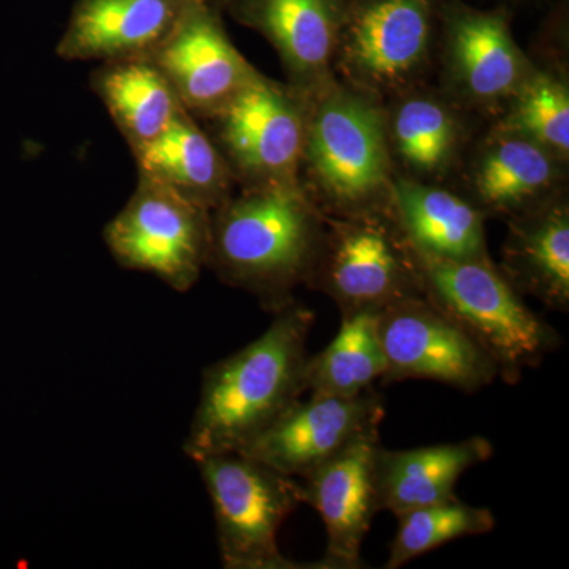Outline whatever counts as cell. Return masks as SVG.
<instances>
[{"label": "cell", "instance_id": "52a82bcc", "mask_svg": "<svg viewBox=\"0 0 569 569\" xmlns=\"http://www.w3.org/2000/svg\"><path fill=\"white\" fill-rule=\"evenodd\" d=\"M385 415L383 396L376 388L348 397L312 392L238 452L302 478L358 441L380 437Z\"/></svg>", "mask_w": 569, "mask_h": 569}, {"label": "cell", "instance_id": "9a60e30c", "mask_svg": "<svg viewBox=\"0 0 569 569\" xmlns=\"http://www.w3.org/2000/svg\"><path fill=\"white\" fill-rule=\"evenodd\" d=\"M132 151L142 178L208 212L223 204L227 170L222 157L190 112L179 111L162 134Z\"/></svg>", "mask_w": 569, "mask_h": 569}, {"label": "cell", "instance_id": "7a4b0ae2", "mask_svg": "<svg viewBox=\"0 0 569 569\" xmlns=\"http://www.w3.org/2000/svg\"><path fill=\"white\" fill-rule=\"evenodd\" d=\"M318 239L316 213L293 187L261 186L211 216L208 266L277 313L316 269Z\"/></svg>", "mask_w": 569, "mask_h": 569}, {"label": "cell", "instance_id": "6da1fadb", "mask_svg": "<svg viewBox=\"0 0 569 569\" xmlns=\"http://www.w3.org/2000/svg\"><path fill=\"white\" fill-rule=\"evenodd\" d=\"M313 323V313L293 302L263 335L204 370L182 447L193 462L241 451L301 399Z\"/></svg>", "mask_w": 569, "mask_h": 569}, {"label": "cell", "instance_id": "ba28073f", "mask_svg": "<svg viewBox=\"0 0 569 569\" xmlns=\"http://www.w3.org/2000/svg\"><path fill=\"white\" fill-rule=\"evenodd\" d=\"M415 253V252H413ZM411 261L381 224H343L318 269L317 284L331 296L340 313L372 310L422 295L417 257Z\"/></svg>", "mask_w": 569, "mask_h": 569}, {"label": "cell", "instance_id": "7402d4cb", "mask_svg": "<svg viewBox=\"0 0 569 569\" xmlns=\"http://www.w3.org/2000/svg\"><path fill=\"white\" fill-rule=\"evenodd\" d=\"M396 518L397 531L385 569L406 567L411 560L456 539L489 533L497 523L489 508L471 507L459 497L411 509Z\"/></svg>", "mask_w": 569, "mask_h": 569}, {"label": "cell", "instance_id": "d4e9b609", "mask_svg": "<svg viewBox=\"0 0 569 569\" xmlns=\"http://www.w3.org/2000/svg\"><path fill=\"white\" fill-rule=\"evenodd\" d=\"M396 138L408 162L422 170H436L451 148V119L438 104L413 100L397 114Z\"/></svg>", "mask_w": 569, "mask_h": 569}, {"label": "cell", "instance_id": "e0dca14e", "mask_svg": "<svg viewBox=\"0 0 569 569\" xmlns=\"http://www.w3.org/2000/svg\"><path fill=\"white\" fill-rule=\"evenodd\" d=\"M92 88L130 148L156 140L183 110L162 71L149 58L104 62Z\"/></svg>", "mask_w": 569, "mask_h": 569}, {"label": "cell", "instance_id": "ac0fdd59", "mask_svg": "<svg viewBox=\"0 0 569 569\" xmlns=\"http://www.w3.org/2000/svg\"><path fill=\"white\" fill-rule=\"evenodd\" d=\"M429 17L422 0H380L356 20L351 61L380 80L402 77L425 54Z\"/></svg>", "mask_w": 569, "mask_h": 569}, {"label": "cell", "instance_id": "4fadbf2b", "mask_svg": "<svg viewBox=\"0 0 569 569\" xmlns=\"http://www.w3.org/2000/svg\"><path fill=\"white\" fill-rule=\"evenodd\" d=\"M192 0H81L58 47L66 61L149 58Z\"/></svg>", "mask_w": 569, "mask_h": 569}, {"label": "cell", "instance_id": "5bb4252c", "mask_svg": "<svg viewBox=\"0 0 569 569\" xmlns=\"http://www.w3.org/2000/svg\"><path fill=\"white\" fill-rule=\"evenodd\" d=\"M492 455V443L479 436L413 449L378 445L373 459L378 511L399 516L455 500L459 479L470 468L488 462Z\"/></svg>", "mask_w": 569, "mask_h": 569}, {"label": "cell", "instance_id": "d6986e66", "mask_svg": "<svg viewBox=\"0 0 569 569\" xmlns=\"http://www.w3.org/2000/svg\"><path fill=\"white\" fill-rule=\"evenodd\" d=\"M387 373V356L378 332V312L343 313L332 342L309 356L305 380L313 395L356 396L373 388Z\"/></svg>", "mask_w": 569, "mask_h": 569}, {"label": "cell", "instance_id": "5b68a950", "mask_svg": "<svg viewBox=\"0 0 569 569\" xmlns=\"http://www.w3.org/2000/svg\"><path fill=\"white\" fill-rule=\"evenodd\" d=\"M116 263L189 291L208 266L211 213L142 178L129 203L104 228Z\"/></svg>", "mask_w": 569, "mask_h": 569}, {"label": "cell", "instance_id": "7c38bea8", "mask_svg": "<svg viewBox=\"0 0 569 569\" xmlns=\"http://www.w3.org/2000/svg\"><path fill=\"white\" fill-rule=\"evenodd\" d=\"M222 141L246 173L283 183L302 146L301 116L282 89L253 77L217 112Z\"/></svg>", "mask_w": 569, "mask_h": 569}, {"label": "cell", "instance_id": "30bf717a", "mask_svg": "<svg viewBox=\"0 0 569 569\" xmlns=\"http://www.w3.org/2000/svg\"><path fill=\"white\" fill-rule=\"evenodd\" d=\"M380 437L365 438L302 477V503L323 520V569H359L361 549L378 515L373 459Z\"/></svg>", "mask_w": 569, "mask_h": 569}, {"label": "cell", "instance_id": "8fae6325", "mask_svg": "<svg viewBox=\"0 0 569 569\" xmlns=\"http://www.w3.org/2000/svg\"><path fill=\"white\" fill-rule=\"evenodd\" d=\"M310 160L325 189L340 203L372 197L388 170L380 114L361 100L326 104L313 122Z\"/></svg>", "mask_w": 569, "mask_h": 569}, {"label": "cell", "instance_id": "277c9868", "mask_svg": "<svg viewBox=\"0 0 569 569\" xmlns=\"http://www.w3.org/2000/svg\"><path fill=\"white\" fill-rule=\"evenodd\" d=\"M211 498L220 559L227 569L316 568L287 559L277 537L302 505L301 485L241 452L194 460Z\"/></svg>", "mask_w": 569, "mask_h": 569}, {"label": "cell", "instance_id": "44dd1931", "mask_svg": "<svg viewBox=\"0 0 569 569\" xmlns=\"http://www.w3.org/2000/svg\"><path fill=\"white\" fill-rule=\"evenodd\" d=\"M254 20L299 73L316 71L328 61L332 22L326 0H257Z\"/></svg>", "mask_w": 569, "mask_h": 569}, {"label": "cell", "instance_id": "cb8c5ba5", "mask_svg": "<svg viewBox=\"0 0 569 569\" xmlns=\"http://www.w3.org/2000/svg\"><path fill=\"white\" fill-rule=\"evenodd\" d=\"M552 178L545 151L529 141L511 140L486 157L478 174V192L490 208H509L541 192Z\"/></svg>", "mask_w": 569, "mask_h": 569}, {"label": "cell", "instance_id": "ffe728a7", "mask_svg": "<svg viewBox=\"0 0 569 569\" xmlns=\"http://www.w3.org/2000/svg\"><path fill=\"white\" fill-rule=\"evenodd\" d=\"M516 290L541 299L550 309H569V220L553 209L529 224H520L509 247Z\"/></svg>", "mask_w": 569, "mask_h": 569}, {"label": "cell", "instance_id": "9c48e42d", "mask_svg": "<svg viewBox=\"0 0 569 569\" xmlns=\"http://www.w3.org/2000/svg\"><path fill=\"white\" fill-rule=\"evenodd\" d=\"M149 59L192 116L222 111L254 73L219 22L194 3Z\"/></svg>", "mask_w": 569, "mask_h": 569}, {"label": "cell", "instance_id": "2e32d148", "mask_svg": "<svg viewBox=\"0 0 569 569\" xmlns=\"http://www.w3.org/2000/svg\"><path fill=\"white\" fill-rule=\"evenodd\" d=\"M397 216L413 250L447 260L485 261L482 216L447 190L400 182L395 189Z\"/></svg>", "mask_w": 569, "mask_h": 569}, {"label": "cell", "instance_id": "8992f818", "mask_svg": "<svg viewBox=\"0 0 569 569\" xmlns=\"http://www.w3.org/2000/svg\"><path fill=\"white\" fill-rule=\"evenodd\" d=\"M378 332L387 356L383 387L429 380L475 395L498 380L492 358L426 296L381 309Z\"/></svg>", "mask_w": 569, "mask_h": 569}, {"label": "cell", "instance_id": "484cf974", "mask_svg": "<svg viewBox=\"0 0 569 569\" xmlns=\"http://www.w3.org/2000/svg\"><path fill=\"white\" fill-rule=\"evenodd\" d=\"M516 123L535 140L560 152L569 149V99L567 89L549 78L531 82L520 97Z\"/></svg>", "mask_w": 569, "mask_h": 569}, {"label": "cell", "instance_id": "3957f363", "mask_svg": "<svg viewBox=\"0 0 569 569\" xmlns=\"http://www.w3.org/2000/svg\"><path fill=\"white\" fill-rule=\"evenodd\" d=\"M413 249V247H411ZM422 295L473 337L496 362L498 378L518 385L563 340L488 260H447L413 250Z\"/></svg>", "mask_w": 569, "mask_h": 569}, {"label": "cell", "instance_id": "603a6c76", "mask_svg": "<svg viewBox=\"0 0 569 569\" xmlns=\"http://www.w3.org/2000/svg\"><path fill=\"white\" fill-rule=\"evenodd\" d=\"M455 50L463 80L479 97L505 96L519 80V52L507 26L498 18L471 17L460 21Z\"/></svg>", "mask_w": 569, "mask_h": 569}]
</instances>
